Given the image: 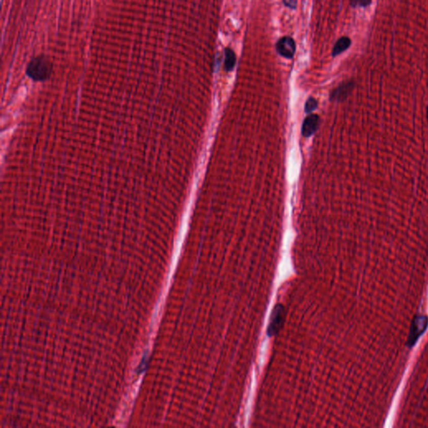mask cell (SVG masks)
<instances>
[{"instance_id": "cell-2", "label": "cell", "mask_w": 428, "mask_h": 428, "mask_svg": "<svg viewBox=\"0 0 428 428\" xmlns=\"http://www.w3.org/2000/svg\"><path fill=\"white\" fill-rule=\"evenodd\" d=\"M284 308L281 305H277L273 310L270 324L268 326L267 334L269 336H274L279 332L284 324Z\"/></svg>"}, {"instance_id": "cell-5", "label": "cell", "mask_w": 428, "mask_h": 428, "mask_svg": "<svg viewBox=\"0 0 428 428\" xmlns=\"http://www.w3.org/2000/svg\"><path fill=\"white\" fill-rule=\"evenodd\" d=\"M354 88V83L352 81L344 82L341 85H339L336 90H334L332 94V99L336 101H341L345 99V97L351 92Z\"/></svg>"}, {"instance_id": "cell-9", "label": "cell", "mask_w": 428, "mask_h": 428, "mask_svg": "<svg viewBox=\"0 0 428 428\" xmlns=\"http://www.w3.org/2000/svg\"><path fill=\"white\" fill-rule=\"evenodd\" d=\"M372 0H350V4L353 7L360 6V7H367L371 5Z\"/></svg>"}, {"instance_id": "cell-3", "label": "cell", "mask_w": 428, "mask_h": 428, "mask_svg": "<svg viewBox=\"0 0 428 428\" xmlns=\"http://www.w3.org/2000/svg\"><path fill=\"white\" fill-rule=\"evenodd\" d=\"M276 50L281 56L286 59H292L295 54V42L289 36H284L276 43Z\"/></svg>"}, {"instance_id": "cell-7", "label": "cell", "mask_w": 428, "mask_h": 428, "mask_svg": "<svg viewBox=\"0 0 428 428\" xmlns=\"http://www.w3.org/2000/svg\"><path fill=\"white\" fill-rule=\"evenodd\" d=\"M237 57L235 51L231 48L224 50V69L227 72L232 71L236 64Z\"/></svg>"}, {"instance_id": "cell-10", "label": "cell", "mask_w": 428, "mask_h": 428, "mask_svg": "<svg viewBox=\"0 0 428 428\" xmlns=\"http://www.w3.org/2000/svg\"><path fill=\"white\" fill-rule=\"evenodd\" d=\"M283 2H284V5L285 6L290 8V9H293V10H294L296 6H297V1L296 0H283Z\"/></svg>"}, {"instance_id": "cell-8", "label": "cell", "mask_w": 428, "mask_h": 428, "mask_svg": "<svg viewBox=\"0 0 428 428\" xmlns=\"http://www.w3.org/2000/svg\"><path fill=\"white\" fill-rule=\"evenodd\" d=\"M316 107H317V102H316V100L314 99L312 97H310V99L308 100L307 102H306V104H305V111L307 113H310L311 111L316 109Z\"/></svg>"}, {"instance_id": "cell-6", "label": "cell", "mask_w": 428, "mask_h": 428, "mask_svg": "<svg viewBox=\"0 0 428 428\" xmlns=\"http://www.w3.org/2000/svg\"><path fill=\"white\" fill-rule=\"evenodd\" d=\"M350 45H351V40L347 36H343L339 39L334 45L332 56L336 57L341 55V53L345 52V50H348Z\"/></svg>"}, {"instance_id": "cell-1", "label": "cell", "mask_w": 428, "mask_h": 428, "mask_svg": "<svg viewBox=\"0 0 428 428\" xmlns=\"http://www.w3.org/2000/svg\"><path fill=\"white\" fill-rule=\"evenodd\" d=\"M52 70V63L49 58L44 55H39L28 63L26 74L34 81H44L50 77Z\"/></svg>"}, {"instance_id": "cell-11", "label": "cell", "mask_w": 428, "mask_h": 428, "mask_svg": "<svg viewBox=\"0 0 428 428\" xmlns=\"http://www.w3.org/2000/svg\"><path fill=\"white\" fill-rule=\"evenodd\" d=\"M427 121H428V107H427Z\"/></svg>"}, {"instance_id": "cell-4", "label": "cell", "mask_w": 428, "mask_h": 428, "mask_svg": "<svg viewBox=\"0 0 428 428\" xmlns=\"http://www.w3.org/2000/svg\"><path fill=\"white\" fill-rule=\"evenodd\" d=\"M318 123H319V116L317 115L311 114L310 116H307L304 121L303 125H302V135L305 138H309L312 134H314V133L317 129Z\"/></svg>"}]
</instances>
